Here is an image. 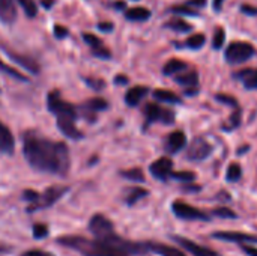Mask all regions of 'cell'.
<instances>
[{
	"mask_svg": "<svg viewBox=\"0 0 257 256\" xmlns=\"http://www.w3.org/2000/svg\"><path fill=\"white\" fill-rule=\"evenodd\" d=\"M176 83L185 88L187 95H194L199 89V74L196 71H187L185 74L176 75Z\"/></svg>",
	"mask_w": 257,
	"mask_h": 256,
	"instance_id": "obj_14",
	"label": "cell"
},
{
	"mask_svg": "<svg viewBox=\"0 0 257 256\" xmlns=\"http://www.w3.org/2000/svg\"><path fill=\"white\" fill-rule=\"evenodd\" d=\"M154 98L157 101L167 103V104H181V98L175 92L167 91V89H157V91H154Z\"/></svg>",
	"mask_w": 257,
	"mask_h": 256,
	"instance_id": "obj_24",
	"label": "cell"
},
{
	"mask_svg": "<svg viewBox=\"0 0 257 256\" xmlns=\"http://www.w3.org/2000/svg\"><path fill=\"white\" fill-rule=\"evenodd\" d=\"M15 148V140L11 130L0 121V151L5 154H12Z\"/></svg>",
	"mask_w": 257,
	"mask_h": 256,
	"instance_id": "obj_18",
	"label": "cell"
},
{
	"mask_svg": "<svg viewBox=\"0 0 257 256\" xmlns=\"http://www.w3.org/2000/svg\"><path fill=\"white\" fill-rule=\"evenodd\" d=\"M172 211L176 217L182 219V220H199V222H208L211 220L209 216L206 213H203L202 210H197L196 207L185 204L182 201H176L172 204Z\"/></svg>",
	"mask_w": 257,
	"mask_h": 256,
	"instance_id": "obj_7",
	"label": "cell"
},
{
	"mask_svg": "<svg viewBox=\"0 0 257 256\" xmlns=\"http://www.w3.org/2000/svg\"><path fill=\"white\" fill-rule=\"evenodd\" d=\"M242 177V167L239 163H232L229 167H227V172H226V178L229 183H238Z\"/></svg>",
	"mask_w": 257,
	"mask_h": 256,
	"instance_id": "obj_28",
	"label": "cell"
},
{
	"mask_svg": "<svg viewBox=\"0 0 257 256\" xmlns=\"http://www.w3.org/2000/svg\"><path fill=\"white\" fill-rule=\"evenodd\" d=\"M166 27L172 29L175 32H179V33H185V32H191L193 30V26L190 23H187L185 20H181V18H173V20L167 21Z\"/></svg>",
	"mask_w": 257,
	"mask_h": 256,
	"instance_id": "obj_26",
	"label": "cell"
},
{
	"mask_svg": "<svg viewBox=\"0 0 257 256\" xmlns=\"http://www.w3.org/2000/svg\"><path fill=\"white\" fill-rule=\"evenodd\" d=\"M241 11L244 14H247V15H257V8L256 6H251V5H242Z\"/></svg>",
	"mask_w": 257,
	"mask_h": 256,
	"instance_id": "obj_44",
	"label": "cell"
},
{
	"mask_svg": "<svg viewBox=\"0 0 257 256\" xmlns=\"http://www.w3.org/2000/svg\"><path fill=\"white\" fill-rule=\"evenodd\" d=\"M54 36L56 38H66L68 36V29L65 27V26H54Z\"/></svg>",
	"mask_w": 257,
	"mask_h": 256,
	"instance_id": "obj_42",
	"label": "cell"
},
{
	"mask_svg": "<svg viewBox=\"0 0 257 256\" xmlns=\"http://www.w3.org/2000/svg\"><path fill=\"white\" fill-rule=\"evenodd\" d=\"M151 17V11L145 6H136V8H130L125 12V18L130 21H146Z\"/></svg>",
	"mask_w": 257,
	"mask_h": 256,
	"instance_id": "obj_22",
	"label": "cell"
},
{
	"mask_svg": "<svg viewBox=\"0 0 257 256\" xmlns=\"http://www.w3.org/2000/svg\"><path fill=\"white\" fill-rule=\"evenodd\" d=\"M229 122H230V125H229V127H226V130H232V128L239 127V124H241V110H239V109H236V110L232 113V116H230Z\"/></svg>",
	"mask_w": 257,
	"mask_h": 256,
	"instance_id": "obj_39",
	"label": "cell"
},
{
	"mask_svg": "<svg viewBox=\"0 0 257 256\" xmlns=\"http://www.w3.org/2000/svg\"><path fill=\"white\" fill-rule=\"evenodd\" d=\"M23 198L29 202V205H32V204H35V202L38 201L39 193L35 192V190H24V192H23Z\"/></svg>",
	"mask_w": 257,
	"mask_h": 256,
	"instance_id": "obj_40",
	"label": "cell"
},
{
	"mask_svg": "<svg viewBox=\"0 0 257 256\" xmlns=\"http://www.w3.org/2000/svg\"><path fill=\"white\" fill-rule=\"evenodd\" d=\"M215 100L223 103V104H227V106H232V107H238V101L236 98L230 97V95H226V94H217L215 95Z\"/></svg>",
	"mask_w": 257,
	"mask_h": 256,
	"instance_id": "obj_38",
	"label": "cell"
},
{
	"mask_svg": "<svg viewBox=\"0 0 257 256\" xmlns=\"http://www.w3.org/2000/svg\"><path fill=\"white\" fill-rule=\"evenodd\" d=\"M148 195H149V192H148L146 189H143V187H133V189H130V190L126 192L125 202H126L130 207H133V205H136L139 201L145 199Z\"/></svg>",
	"mask_w": 257,
	"mask_h": 256,
	"instance_id": "obj_25",
	"label": "cell"
},
{
	"mask_svg": "<svg viewBox=\"0 0 257 256\" xmlns=\"http://www.w3.org/2000/svg\"><path fill=\"white\" fill-rule=\"evenodd\" d=\"M20 6L24 9V14L29 17V18H33L38 15V8H36V3L35 0H18Z\"/></svg>",
	"mask_w": 257,
	"mask_h": 256,
	"instance_id": "obj_33",
	"label": "cell"
},
{
	"mask_svg": "<svg viewBox=\"0 0 257 256\" xmlns=\"http://www.w3.org/2000/svg\"><path fill=\"white\" fill-rule=\"evenodd\" d=\"M214 216L220 217V219H226V220H235L238 219V214L235 211H232L229 207H217L214 211H212Z\"/></svg>",
	"mask_w": 257,
	"mask_h": 256,
	"instance_id": "obj_32",
	"label": "cell"
},
{
	"mask_svg": "<svg viewBox=\"0 0 257 256\" xmlns=\"http://www.w3.org/2000/svg\"><path fill=\"white\" fill-rule=\"evenodd\" d=\"M86 83H87L92 89H96V91H101V89L104 88V81H102L101 78H90V77H87V78H86Z\"/></svg>",
	"mask_w": 257,
	"mask_h": 256,
	"instance_id": "obj_41",
	"label": "cell"
},
{
	"mask_svg": "<svg viewBox=\"0 0 257 256\" xmlns=\"http://www.w3.org/2000/svg\"><path fill=\"white\" fill-rule=\"evenodd\" d=\"M89 229L95 235V238L96 240H101V241L108 240L113 235H116L114 226H113L111 220L107 219L104 214H95V216H92V219L89 222Z\"/></svg>",
	"mask_w": 257,
	"mask_h": 256,
	"instance_id": "obj_6",
	"label": "cell"
},
{
	"mask_svg": "<svg viewBox=\"0 0 257 256\" xmlns=\"http://www.w3.org/2000/svg\"><path fill=\"white\" fill-rule=\"evenodd\" d=\"M145 116H146V121L148 124H152V122H163L166 125H170L175 122V113L169 109H164L161 107L160 104H155V103H149L145 106Z\"/></svg>",
	"mask_w": 257,
	"mask_h": 256,
	"instance_id": "obj_8",
	"label": "cell"
},
{
	"mask_svg": "<svg viewBox=\"0 0 257 256\" xmlns=\"http://www.w3.org/2000/svg\"><path fill=\"white\" fill-rule=\"evenodd\" d=\"M212 152L211 143L203 137H196L187 149V158L190 161H203Z\"/></svg>",
	"mask_w": 257,
	"mask_h": 256,
	"instance_id": "obj_9",
	"label": "cell"
},
{
	"mask_svg": "<svg viewBox=\"0 0 257 256\" xmlns=\"http://www.w3.org/2000/svg\"><path fill=\"white\" fill-rule=\"evenodd\" d=\"M226 0H214L212 2V6H214V9L217 11V12H220L221 11V8H223V3H224Z\"/></svg>",
	"mask_w": 257,
	"mask_h": 256,
	"instance_id": "obj_49",
	"label": "cell"
},
{
	"mask_svg": "<svg viewBox=\"0 0 257 256\" xmlns=\"http://www.w3.org/2000/svg\"><path fill=\"white\" fill-rule=\"evenodd\" d=\"M83 39L92 48V53L96 57H99V59H110L111 57L110 50L107 47H104L102 41L96 35H93V33H83Z\"/></svg>",
	"mask_w": 257,
	"mask_h": 256,
	"instance_id": "obj_13",
	"label": "cell"
},
{
	"mask_svg": "<svg viewBox=\"0 0 257 256\" xmlns=\"http://www.w3.org/2000/svg\"><path fill=\"white\" fill-rule=\"evenodd\" d=\"M235 78L241 80L245 86V89L257 91V68H247L242 71H238L233 74Z\"/></svg>",
	"mask_w": 257,
	"mask_h": 256,
	"instance_id": "obj_17",
	"label": "cell"
},
{
	"mask_svg": "<svg viewBox=\"0 0 257 256\" xmlns=\"http://www.w3.org/2000/svg\"><path fill=\"white\" fill-rule=\"evenodd\" d=\"M41 3H42V6H44L45 9H51V6H53L54 0H41Z\"/></svg>",
	"mask_w": 257,
	"mask_h": 256,
	"instance_id": "obj_50",
	"label": "cell"
},
{
	"mask_svg": "<svg viewBox=\"0 0 257 256\" xmlns=\"http://www.w3.org/2000/svg\"><path fill=\"white\" fill-rule=\"evenodd\" d=\"M47 107L57 118L59 130L69 139H81V133L75 125L77 110L72 104L66 103L57 91H53L47 95Z\"/></svg>",
	"mask_w": 257,
	"mask_h": 256,
	"instance_id": "obj_3",
	"label": "cell"
},
{
	"mask_svg": "<svg viewBox=\"0 0 257 256\" xmlns=\"http://www.w3.org/2000/svg\"><path fill=\"white\" fill-rule=\"evenodd\" d=\"M68 192V187H63V186H54V187H50L47 189L44 193H39V198L35 204L29 205V213H33V211H39V210H44V208H50L51 205H54L65 193Z\"/></svg>",
	"mask_w": 257,
	"mask_h": 256,
	"instance_id": "obj_5",
	"label": "cell"
},
{
	"mask_svg": "<svg viewBox=\"0 0 257 256\" xmlns=\"http://www.w3.org/2000/svg\"><path fill=\"white\" fill-rule=\"evenodd\" d=\"M173 238V241H176L179 246H182L187 252H190L191 255L194 256H220L215 250H211V249H208V247H205V246H202V244H199V243H194L193 240H188V238H184V237H178V235H175V237H172Z\"/></svg>",
	"mask_w": 257,
	"mask_h": 256,
	"instance_id": "obj_12",
	"label": "cell"
},
{
	"mask_svg": "<svg viewBox=\"0 0 257 256\" xmlns=\"http://www.w3.org/2000/svg\"><path fill=\"white\" fill-rule=\"evenodd\" d=\"M17 18V8L14 0H0V21L12 24Z\"/></svg>",
	"mask_w": 257,
	"mask_h": 256,
	"instance_id": "obj_19",
	"label": "cell"
},
{
	"mask_svg": "<svg viewBox=\"0 0 257 256\" xmlns=\"http://www.w3.org/2000/svg\"><path fill=\"white\" fill-rule=\"evenodd\" d=\"M172 178L175 180H179L181 183H187V184H191L194 180H196V175L190 170H181V172H173Z\"/></svg>",
	"mask_w": 257,
	"mask_h": 256,
	"instance_id": "obj_34",
	"label": "cell"
},
{
	"mask_svg": "<svg viewBox=\"0 0 257 256\" xmlns=\"http://www.w3.org/2000/svg\"><path fill=\"white\" fill-rule=\"evenodd\" d=\"M224 41H226V32H224V29L218 27V29H217V32H215V35H214V39H212V45H214V48H215V50L223 48Z\"/></svg>",
	"mask_w": 257,
	"mask_h": 256,
	"instance_id": "obj_35",
	"label": "cell"
},
{
	"mask_svg": "<svg viewBox=\"0 0 257 256\" xmlns=\"http://www.w3.org/2000/svg\"><path fill=\"white\" fill-rule=\"evenodd\" d=\"M170 11H172L173 14H182V15H193V17L199 15V11L190 8L188 5H184V6H173Z\"/></svg>",
	"mask_w": 257,
	"mask_h": 256,
	"instance_id": "obj_37",
	"label": "cell"
},
{
	"mask_svg": "<svg viewBox=\"0 0 257 256\" xmlns=\"http://www.w3.org/2000/svg\"><path fill=\"white\" fill-rule=\"evenodd\" d=\"M114 83H116V84H126V83H128V77H125V75H117V77L114 78Z\"/></svg>",
	"mask_w": 257,
	"mask_h": 256,
	"instance_id": "obj_48",
	"label": "cell"
},
{
	"mask_svg": "<svg viewBox=\"0 0 257 256\" xmlns=\"http://www.w3.org/2000/svg\"><path fill=\"white\" fill-rule=\"evenodd\" d=\"M98 29L101 32H111L113 30V23H110V21H101V23H98Z\"/></svg>",
	"mask_w": 257,
	"mask_h": 256,
	"instance_id": "obj_45",
	"label": "cell"
},
{
	"mask_svg": "<svg viewBox=\"0 0 257 256\" xmlns=\"http://www.w3.org/2000/svg\"><path fill=\"white\" fill-rule=\"evenodd\" d=\"M122 177L126 178L128 181H133V183H143V181H145V174H143V170L139 169V167L123 170V172H122Z\"/></svg>",
	"mask_w": 257,
	"mask_h": 256,
	"instance_id": "obj_30",
	"label": "cell"
},
{
	"mask_svg": "<svg viewBox=\"0 0 257 256\" xmlns=\"http://www.w3.org/2000/svg\"><path fill=\"white\" fill-rule=\"evenodd\" d=\"M205 41H206L205 35H202V33H194V35H191V36L185 41V45H187L188 48H191V50H199V48H202V47L205 45Z\"/></svg>",
	"mask_w": 257,
	"mask_h": 256,
	"instance_id": "obj_29",
	"label": "cell"
},
{
	"mask_svg": "<svg viewBox=\"0 0 257 256\" xmlns=\"http://www.w3.org/2000/svg\"><path fill=\"white\" fill-rule=\"evenodd\" d=\"M0 72H3V74H6V75L12 77V78L18 80V81H27V80H29L24 74H21L18 69L12 68L11 65H8V63H6V62H3L2 59H0Z\"/></svg>",
	"mask_w": 257,
	"mask_h": 256,
	"instance_id": "obj_27",
	"label": "cell"
},
{
	"mask_svg": "<svg viewBox=\"0 0 257 256\" xmlns=\"http://www.w3.org/2000/svg\"><path fill=\"white\" fill-rule=\"evenodd\" d=\"M149 170L154 178L160 181H167L173 175V161L167 157H161L151 164Z\"/></svg>",
	"mask_w": 257,
	"mask_h": 256,
	"instance_id": "obj_11",
	"label": "cell"
},
{
	"mask_svg": "<svg viewBox=\"0 0 257 256\" xmlns=\"http://www.w3.org/2000/svg\"><path fill=\"white\" fill-rule=\"evenodd\" d=\"M212 238L221 240V241H227V243H235V244H241V246H247V244H256L257 237L251 234H244V232H238V231H217L212 234Z\"/></svg>",
	"mask_w": 257,
	"mask_h": 256,
	"instance_id": "obj_10",
	"label": "cell"
},
{
	"mask_svg": "<svg viewBox=\"0 0 257 256\" xmlns=\"http://www.w3.org/2000/svg\"><path fill=\"white\" fill-rule=\"evenodd\" d=\"M242 250H244V252H245L248 256H257V247L251 246V244L242 246Z\"/></svg>",
	"mask_w": 257,
	"mask_h": 256,
	"instance_id": "obj_46",
	"label": "cell"
},
{
	"mask_svg": "<svg viewBox=\"0 0 257 256\" xmlns=\"http://www.w3.org/2000/svg\"><path fill=\"white\" fill-rule=\"evenodd\" d=\"M48 235V226L44 223H36L33 225V237L36 240H42Z\"/></svg>",
	"mask_w": 257,
	"mask_h": 256,
	"instance_id": "obj_36",
	"label": "cell"
},
{
	"mask_svg": "<svg viewBox=\"0 0 257 256\" xmlns=\"http://www.w3.org/2000/svg\"><path fill=\"white\" fill-rule=\"evenodd\" d=\"M188 6H196V8H203L206 5V0H188Z\"/></svg>",
	"mask_w": 257,
	"mask_h": 256,
	"instance_id": "obj_47",
	"label": "cell"
},
{
	"mask_svg": "<svg viewBox=\"0 0 257 256\" xmlns=\"http://www.w3.org/2000/svg\"><path fill=\"white\" fill-rule=\"evenodd\" d=\"M57 243L84 256H134L142 255L148 250L146 244L126 241L119 235H113L104 241L96 238L89 240L80 235H63L57 238Z\"/></svg>",
	"mask_w": 257,
	"mask_h": 256,
	"instance_id": "obj_2",
	"label": "cell"
},
{
	"mask_svg": "<svg viewBox=\"0 0 257 256\" xmlns=\"http://www.w3.org/2000/svg\"><path fill=\"white\" fill-rule=\"evenodd\" d=\"M148 92H149V89L146 86H134L125 94V103L131 107L139 106L140 101L148 95Z\"/></svg>",
	"mask_w": 257,
	"mask_h": 256,
	"instance_id": "obj_20",
	"label": "cell"
},
{
	"mask_svg": "<svg viewBox=\"0 0 257 256\" xmlns=\"http://www.w3.org/2000/svg\"><path fill=\"white\" fill-rule=\"evenodd\" d=\"M23 154L27 163L38 172L65 177L71 166L66 143L47 139L36 131H26L23 134Z\"/></svg>",
	"mask_w": 257,
	"mask_h": 256,
	"instance_id": "obj_1",
	"label": "cell"
},
{
	"mask_svg": "<svg viewBox=\"0 0 257 256\" xmlns=\"http://www.w3.org/2000/svg\"><path fill=\"white\" fill-rule=\"evenodd\" d=\"M125 6H126V5H125L123 2H117V3H116V8H117V9H123Z\"/></svg>",
	"mask_w": 257,
	"mask_h": 256,
	"instance_id": "obj_51",
	"label": "cell"
},
{
	"mask_svg": "<svg viewBox=\"0 0 257 256\" xmlns=\"http://www.w3.org/2000/svg\"><path fill=\"white\" fill-rule=\"evenodd\" d=\"M166 145H167L166 148H167L169 152L176 154V152L182 151L187 146V136L184 134V131H179V130L178 131H173V133L169 134Z\"/></svg>",
	"mask_w": 257,
	"mask_h": 256,
	"instance_id": "obj_16",
	"label": "cell"
},
{
	"mask_svg": "<svg viewBox=\"0 0 257 256\" xmlns=\"http://www.w3.org/2000/svg\"><path fill=\"white\" fill-rule=\"evenodd\" d=\"M86 107L90 110V112H102L108 107V103L104 100V98H90L87 103H86Z\"/></svg>",
	"mask_w": 257,
	"mask_h": 256,
	"instance_id": "obj_31",
	"label": "cell"
},
{
	"mask_svg": "<svg viewBox=\"0 0 257 256\" xmlns=\"http://www.w3.org/2000/svg\"><path fill=\"white\" fill-rule=\"evenodd\" d=\"M188 68L187 62L181 60V59H170L164 68H163V74L164 75H175V74H179L181 71H185Z\"/></svg>",
	"mask_w": 257,
	"mask_h": 256,
	"instance_id": "obj_23",
	"label": "cell"
},
{
	"mask_svg": "<svg viewBox=\"0 0 257 256\" xmlns=\"http://www.w3.org/2000/svg\"><path fill=\"white\" fill-rule=\"evenodd\" d=\"M5 51L8 53V56H9L15 63H18L20 66L26 68L29 72H32V74H38V72H39V63H38L36 60H33L32 57H29V56H23V54H18V53L11 51V50H8V48H5Z\"/></svg>",
	"mask_w": 257,
	"mask_h": 256,
	"instance_id": "obj_15",
	"label": "cell"
},
{
	"mask_svg": "<svg viewBox=\"0 0 257 256\" xmlns=\"http://www.w3.org/2000/svg\"><path fill=\"white\" fill-rule=\"evenodd\" d=\"M146 247H148V250H152L160 256H187L181 250H178L172 246H167V244H161V243H146Z\"/></svg>",
	"mask_w": 257,
	"mask_h": 256,
	"instance_id": "obj_21",
	"label": "cell"
},
{
	"mask_svg": "<svg viewBox=\"0 0 257 256\" xmlns=\"http://www.w3.org/2000/svg\"><path fill=\"white\" fill-rule=\"evenodd\" d=\"M254 53H256V50L250 42L236 41V42H232L226 48V60L232 65L244 63L248 59H251L254 56Z\"/></svg>",
	"mask_w": 257,
	"mask_h": 256,
	"instance_id": "obj_4",
	"label": "cell"
},
{
	"mask_svg": "<svg viewBox=\"0 0 257 256\" xmlns=\"http://www.w3.org/2000/svg\"><path fill=\"white\" fill-rule=\"evenodd\" d=\"M21 256H54L50 252H45V250H41V249H33V250H27L24 252Z\"/></svg>",
	"mask_w": 257,
	"mask_h": 256,
	"instance_id": "obj_43",
	"label": "cell"
}]
</instances>
